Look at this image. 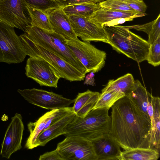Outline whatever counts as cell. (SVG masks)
I'll return each instance as SVG.
<instances>
[{"instance_id": "cell-18", "label": "cell", "mask_w": 160, "mask_h": 160, "mask_svg": "<svg viewBox=\"0 0 160 160\" xmlns=\"http://www.w3.org/2000/svg\"><path fill=\"white\" fill-rule=\"evenodd\" d=\"M100 94L99 92L89 89L78 93L72 111L77 116L83 118L93 109Z\"/></svg>"}, {"instance_id": "cell-30", "label": "cell", "mask_w": 160, "mask_h": 160, "mask_svg": "<svg viewBox=\"0 0 160 160\" xmlns=\"http://www.w3.org/2000/svg\"><path fill=\"white\" fill-rule=\"evenodd\" d=\"M99 4L102 8L123 11L136 12L126 4L118 0H105Z\"/></svg>"}, {"instance_id": "cell-22", "label": "cell", "mask_w": 160, "mask_h": 160, "mask_svg": "<svg viewBox=\"0 0 160 160\" xmlns=\"http://www.w3.org/2000/svg\"><path fill=\"white\" fill-rule=\"evenodd\" d=\"M159 157L155 149L137 148L122 152L120 160H157Z\"/></svg>"}, {"instance_id": "cell-12", "label": "cell", "mask_w": 160, "mask_h": 160, "mask_svg": "<svg viewBox=\"0 0 160 160\" xmlns=\"http://www.w3.org/2000/svg\"><path fill=\"white\" fill-rule=\"evenodd\" d=\"M68 17L76 35L83 41L108 43V34L103 26L86 18L74 15Z\"/></svg>"}, {"instance_id": "cell-31", "label": "cell", "mask_w": 160, "mask_h": 160, "mask_svg": "<svg viewBox=\"0 0 160 160\" xmlns=\"http://www.w3.org/2000/svg\"><path fill=\"white\" fill-rule=\"evenodd\" d=\"M129 6L137 12L145 13L147 6L143 0H118Z\"/></svg>"}, {"instance_id": "cell-17", "label": "cell", "mask_w": 160, "mask_h": 160, "mask_svg": "<svg viewBox=\"0 0 160 160\" xmlns=\"http://www.w3.org/2000/svg\"><path fill=\"white\" fill-rule=\"evenodd\" d=\"M76 115L72 111L68 113L61 118L41 133L36 142L37 147L44 146L51 140L60 135H65L66 127L73 120Z\"/></svg>"}, {"instance_id": "cell-33", "label": "cell", "mask_w": 160, "mask_h": 160, "mask_svg": "<svg viewBox=\"0 0 160 160\" xmlns=\"http://www.w3.org/2000/svg\"><path fill=\"white\" fill-rule=\"evenodd\" d=\"M39 160H64L56 148L52 151L47 152L41 155Z\"/></svg>"}, {"instance_id": "cell-7", "label": "cell", "mask_w": 160, "mask_h": 160, "mask_svg": "<svg viewBox=\"0 0 160 160\" xmlns=\"http://www.w3.org/2000/svg\"><path fill=\"white\" fill-rule=\"evenodd\" d=\"M72 52L85 68L87 73L100 71L104 66L106 52L92 45L90 42L82 41L78 38L67 40Z\"/></svg>"}, {"instance_id": "cell-3", "label": "cell", "mask_w": 160, "mask_h": 160, "mask_svg": "<svg viewBox=\"0 0 160 160\" xmlns=\"http://www.w3.org/2000/svg\"><path fill=\"white\" fill-rule=\"evenodd\" d=\"M109 109H92L84 118L76 115L65 128V136H79L91 141L108 133L111 117Z\"/></svg>"}, {"instance_id": "cell-10", "label": "cell", "mask_w": 160, "mask_h": 160, "mask_svg": "<svg viewBox=\"0 0 160 160\" xmlns=\"http://www.w3.org/2000/svg\"><path fill=\"white\" fill-rule=\"evenodd\" d=\"M18 92L28 102L48 110L69 107L74 99L64 97L61 95L41 89H18Z\"/></svg>"}, {"instance_id": "cell-1", "label": "cell", "mask_w": 160, "mask_h": 160, "mask_svg": "<svg viewBox=\"0 0 160 160\" xmlns=\"http://www.w3.org/2000/svg\"><path fill=\"white\" fill-rule=\"evenodd\" d=\"M111 108L108 134L120 147L124 150L151 148V122L129 98L125 96Z\"/></svg>"}, {"instance_id": "cell-8", "label": "cell", "mask_w": 160, "mask_h": 160, "mask_svg": "<svg viewBox=\"0 0 160 160\" xmlns=\"http://www.w3.org/2000/svg\"><path fill=\"white\" fill-rule=\"evenodd\" d=\"M0 22L26 32L32 26L24 0H0Z\"/></svg>"}, {"instance_id": "cell-13", "label": "cell", "mask_w": 160, "mask_h": 160, "mask_svg": "<svg viewBox=\"0 0 160 160\" xmlns=\"http://www.w3.org/2000/svg\"><path fill=\"white\" fill-rule=\"evenodd\" d=\"M24 130L22 117L17 113L11 118L1 144L0 154L3 158L9 159L13 153L21 149Z\"/></svg>"}, {"instance_id": "cell-25", "label": "cell", "mask_w": 160, "mask_h": 160, "mask_svg": "<svg viewBox=\"0 0 160 160\" xmlns=\"http://www.w3.org/2000/svg\"><path fill=\"white\" fill-rule=\"evenodd\" d=\"M129 29L143 31L148 35V42L150 45L160 36V14L154 20L142 25L127 26Z\"/></svg>"}, {"instance_id": "cell-23", "label": "cell", "mask_w": 160, "mask_h": 160, "mask_svg": "<svg viewBox=\"0 0 160 160\" xmlns=\"http://www.w3.org/2000/svg\"><path fill=\"white\" fill-rule=\"evenodd\" d=\"M135 80L130 73H128L116 80H109L102 92L115 90L119 91L128 96L133 90Z\"/></svg>"}, {"instance_id": "cell-35", "label": "cell", "mask_w": 160, "mask_h": 160, "mask_svg": "<svg viewBox=\"0 0 160 160\" xmlns=\"http://www.w3.org/2000/svg\"><path fill=\"white\" fill-rule=\"evenodd\" d=\"M53 0L55 1H57V0Z\"/></svg>"}, {"instance_id": "cell-27", "label": "cell", "mask_w": 160, "mask_h": 160, "mask_svg": "<svg viewBox=\"0 0 160 160\" xmlns=\"http://www.w3.org/2000/svg\"><path fill=\"white\" fill-rule=\"evenodd\" d=\"M32 21V26L52 31L48 16L44 12L27 6Z\"/></svg>"}, {"instance_id": "cell-2", "label": "cell", "mask_w": 160, "mask_h": 160, "mask_svg": "<svg viewBox=\"0 0 160 160\" xmlns=\"http://www.w3.org/2000/svg\"><path fill=\"white\" fill-rule=\"evenodd\" d=\"M113 49L138 63L147 60L150 45L127 26H103Z\"/></svg>"}, {"instance_id": "cell-15", "label": "cell", "mask_w": 160, "mask_h": 160, "mask_svg": "<svg viewBox=\"0 0 160 160\" xmlns=\"http://www.w3.org/2000/svg\"><path fill=\"white\" fill-rule=\"evenodd\" d=\"M90 141L97 160H120L121 147L108 133Z\"/></svg>"}, {"instance_id": "cell-6", "label": "cell", "mask_w": 160, "mask_h": 160, "mask_svg": "<svg viewBox=\"0 0 160 160\" xmlns=\"http://www.w3.org/2000/svg\"><path fill=\"white\" fill-rule=\"evenodd\" d=\"M19 36L14 28L0 22V62H22L27 56Z\"/></svg>"}, {"instance_id": "cell-4", "label": "cell", "mask_w": 160, "mask_h": 160, "mask_svg": "<svg viewBox=\"0 0 160 160\" xmlns=\"http://www.w3.org/2000/svg\"><path fill=\"white\" fill-rule=\"evenodd\" d=\"M25 33L37 45L64 59L82 74L87 73L85 68L72 52L62 36L53 31L34 26H31Z\"/></svg>"}, {"instance_id": "cell-16", "label": "cell", "mask_w": 160, "mask_h": 160, "mask_svg": "<svg viewBox=\"0 0 160 160\" xmlns=\"http://www.w3.org/2000/svg\"><path fill=\"white\" fill-rule=\"evenodd\" d=\"M48 15L53 31L64 37L66 40L76 39V35L68 16L59 6L44 11Z\"/></svg>"}, {"instance_id": "cell-20", "label": "cell", "mask_w": 160, "mask_h": 160, "mask_svg": "<svg viewBox=\"0 0 160 160\" xmlns=\"http://www.w3.org/2000/svg\"><path fill=\"white\" fill-rule=\"evenodd\" d=\"M151 101L153 108V116L151 119V132L150 143L151 148L160 152V99L152 95Z\"/></svg>"}, {"instance_id": "cell-29", "label": "cell", "mask_w": 160, "mask_h": 160, "mask_svg": "<svg viewBox=\"0 0 160 160\" xmlns=\"http://www.w3.org/2000/svg\"><path fill=\"white\" fill-rule=\"evenodd\" d=\"M27 6L41 10L44 12L59 7L53 0H24Z\"/></svg>"}, {"instance_id": "cell-11", "label": "cell", "mask_w": 160, "mask_h": 160, "mask_svg": "<svg viewBox=\"0 0 160 160\" xmlns=\"http://www.w3.org/2000/svg\"><path fill=\"white\" fill-rule=\"evenodd\" d=\"M27 77L35 81L41 86L58 88L60 78L58 72L48 62L39 57H29L25 67Z\"/></svg>"}, {"instance_id": "cell-32", "label": "cell", "mask_w": 160, "mask_h": 160, "mask_svg": "<svg viewBox=\"0 0 160 160\" xmlns=\"http://www.w3.org/2000/svg\"><path fill=\"white\" fill-rule=\"evenodd\" d=\"M105 0H58L55 1L58 6L62 7L68 5L86 3H98Z\"/></svg>"}, {"instance_id": "cell-24", "label": "cell", "mask_w": 160, "mask_h": 160, "mask_svg": "<svg viewBox=\"0 0 160 160\" xmlns=\"http://www.w3.org/2000/svg\"><path fill=\"white\" fill-rule=\"evenodd\" d=\"M100 8L99 3H86L68 5L62 7V9L68 16L74 15L88 18Z\"/></svg>"}, {"instance_id": "cell-34", "label": "cell", "mask_w": 160, "mask_h": 160, "mask_svg": "<svg viewBox=\"0 0 160 160\" xmlns=\"http://www.w3.org/2000/svg\"><path fill=\"white\" fill-rule=\"evenodd\" d=\"M94 73L92 72L87 74L84 78L85 81L84 84L87 85H91L92 86L95 85L94 79Z\"/></svg>"}, {"instance_id": "cell-9", "label": "cell", "mask_w": 160, "mask_h": 160, "mask_svg": "<svg viewBox=\"0 0 160 160\" xmlns=\"http://www.w3.org/2000/svg\"><path fill=\"white\" fill-rule=\"evenodd\" d=\"M64 160H97L91 141L79 136H67L56 148Z\"/></svg>"}, {"instance_id": "cell-26", "label": "cell", "mask_w": 160, "mask_h": 160, "mask_svg": "<svg viewBox=\"0 0 160 160\" xmlns=\"http://www.w3.org/2000/svg\"><path fill=\"white\" fill-rule=\"evenodd\" d=\"M125 96L122 92L113 90L102 92L98 97L93 109H109L118 100Z\"/></svg>"}, {"instance_id": "cell-19", "label": "cell", "mask_w": 160, "mask_h": 160, "mask_svg": "<svg viewBox=\"0 0 160 160\" xmlns=\"http://www.w3.org/2000/svg\"><path fill=\"white\" fill-rule=\"evenodd\" d=\"M152 95L141 82L137 80H135L133 90L127 96L150 122L147 108L148 101L151 99Z\"/></svg>"}, {"instance_id": "cell-5", "label": "cell", "mask_w": 160, "mask_h": 160, "mask_svg": "<svg viewBox=\"0 0 160 160\" xmlns=\"http://www.w3.org/2000/svg\"><path fill=\"white\" fill-rule=\"evenodd\" d=\"M19 37L27 55L40 57L46 60L58 72L60 78L70 82L84 79L85 75L58 56L32 42L25 33L20 35Z\"/></svg>"}, {"instance_id": "cell-14", "label": "cell", "mask_w": 160, "mask_h": 160, "mask_svg": "<svg viewBox=\"0 0 160 160\" xmlns=\"http://www.w3.org/2000/svg\"><path fill=\"white\" fill-rule=\"evenodd\" d=\"M147 15L145 13L130 12L100 8L89 17L90 21L102 26H112L131 21Z\"/></svg>"}, {"instance_id": "cell-21", "label": "cell", "mask_w": 160, "mask_h": 160, "mask_svg": "<svg viewBox=\"0 0 160 160\" xmlns=\"http://www.w3.org/2000/svg\"><path fill=\"white\" fill-rule=\"evenodd\" d=\"M56 109L48 111L34 122H30L27 126L30 135L25 144V148L28 149H32L37 147L36 142L38 138L43 131L46 124L51 117L54 112Z\"/></svg>"}, {"instance_id": "cell-28", "label": "cell", "mask_w": 160, "mask_h": 160, "mask_svg": "<svg viewBox=\"0 0 160 160\" xmlns=\"http://www.w3.org/2000/svg\"><path fill=\"white\" fill-rule=\"evenodd\" d=\"M147 60L148 63L154 67L160 64V36L150 45Z\"/></svg>"}]
</instances>
